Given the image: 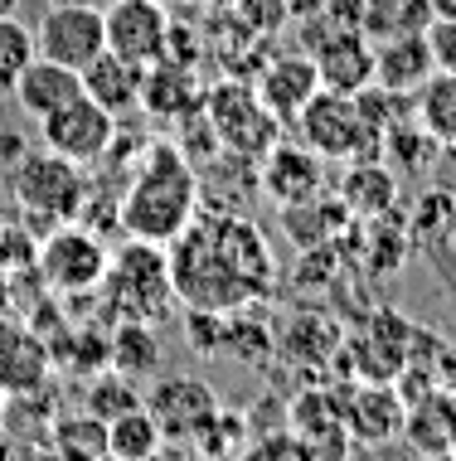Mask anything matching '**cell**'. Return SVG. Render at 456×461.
Here are the masks:
<instances>
[{
	"label": "cell",
	"instance_id": "6da1fadb",
	"mask_svg": "<svg viewBox=\"0 0 456 461\" xmlns=\"http://www.w3.org/2000/svg\"><path fill=\"white\" fill-rule=\"evenodd\" d=\"M175 302L190 311H243L273 292L277 263L263 229L243 214H194V223L165 248Z\"/></svg>",
	"mask_w": 456,
	"mask_h": 461
},
{
	"label": "cell",
	"instance_id": "7a4b0ae2",
	"mask_svg": "<svg viewBox=\"0 0 456 461\" xmlns=\"http://www.w3.org/2000/svg\"><path fill=\"white\" fill-rule=\"evenodd\" d=\"M194 214H200V166L175 141H151L117 204V223L127 229V239L170 248L194 223Z\"/></svg>",
	"mask_w": 456,
	"mask_h": 461
},
{
	"label": "cell",
	"instance_id": "3957f363",
	"mask_svg": "<svg viewBox=\"0 0 456 461\" xmlns=\"http://www.w3.org/2000/svg\"><path fill=\"white\" fill-rule=\"evenodd\" d=\"M103 306L112 321H165L175 306V282H170V258L160 243L131 239L127 248H117L103 277Z\"/></svg>",
	"mask_w": 456,
	"mask_h": 461
},
{
	"label": "cell",
	"instance_id": "277c9868",
	"mask_svg": "<svg viewBox=\"0 0 456 461\" xmlns=\"http://www.w3.org/2000/svg\"><path fill=\"white\" fill-rule=\"evenodd\" d=\"M297 127V141H306L316 156L326 160H364V156H379V141L384 131L369 122V112L360 107V97L350 93H330L320 88L311 103L301 107V117L291 122Z\"/></svg>",
	"mask_w": 456,
	"mask_h": 461
},
{
	"label": "cell",
	"instance_id": "5b68a950",
	"mask_svg": "<svg viewBox=\"0 0 456 461\" xmlns=\"http://www.w3.org/2000/svg\"><path fill=\"white\" fill-rule=\"evenodd\" d=\"M204 117L219 136V151L238 156V160H263L282 141V122L267 112V103L257 97L253 83L224 78L204 93Z\"/></svg>",
	"mask_w": 456,
	"mask_h": 461
},
{
	"label": "cell",
	"instance_id": "8992f818",
	"mask_svg": "<svg viewBox=\"0 0 456 461\" xmlns=\"http://www.w3.org/2000/svg\"><path fill=\"white\" fill-rule=\"evenodd\" d=\"M83 166L54 156V151H30L15 160L10 170V190H15V204L24 214H44L54 223H68L73 214H83V199H88V180L78 176Z\"/></svg>",
	"mask_w": 456,
	"mask_h": 461
},
{
	"label": "cell",
	"instance_id": "52a82bcc",
	"mask_svg": "<svg viewBox=\"0 0 456 461\" xmlns=\"http://www.w3.org/2000/svg\"><path fill=\"white\" fill-rule=\"evenodd\" d=\"M107 263H112V253L103 248V239H97L93 229H73V223H58V229L34 248V267H40V277L54 296L97 292L107 277Z\"/></svg>",
	"mask_w": 456,
	"mask_h": 461
},
{
	"label": "cell",
	"instance_id": "ba28073f",
	"mask_svg": "<svg viewBox=\"0 0 456 461\" xmlns=\"http://www.w3.org/2000/svg\"><path fill=\"white\" fill-rule=\"evenodd\" d=\"M34 49L54 64L68 68H88L97 54L107 49V24H103V5H78V0H54V5L34 24Z\"/></svg>",
	"mask_w": 456,
	"mask_h": 461
},
{
	"label": "cell",
	"instance_id": "9c48e42d",
	"mask_svg": "<svg viewBox=\"0 0 456 461\" xmlns=\"http://www.w3.org/2000/svg\"><path fill=\"white\" fill-rule=\"evenodd\" d=\"M40 141H44V151L64 156L73 166H97L117 141V117L103 112L88 93H83V97H73L68 107H58L54 117L40 122Z\"/></svg>",
	"mask_w": 456,
	"mask_h": 461
},
{
	"label": "cell",
	"instance_id": "30bf717a",
	"mask_svg": "<svg viewBox=\"0 0 456 461\" xmlns=\"http://www.w3.org/2000/svg\"><path fill=\"white\" fill-rule=\"evenodd\" d=\"M103 24H107V49L131 64H160L170 54V10L160 0H107L103 5Z\"/></svg>",
	"mask_w": 456,
	"mask_h": 461
},
{
	"label": "cell",
	"instance_id": "8fae6325",
	"mask_svg": "<svg viewBox=\"0 0 456 461\" xmlns=\"http://www.w3.org/2000/svg\"><path fill=\"white\" fill-rule=\"evenodd\" d=\"M146 408L160 422L170 442H200L204 428L219 418V393L209 389L200 374H160L156 389L146 393Z\"/></svg>",
	"mask_w": 456,
	"mask_h": 461
},
{
	"label": "cell",
	"instance_id": "7c38bea8",
	"mask_svg": "<svg viewBox=\"0 0 456 461\" xmlns=\"http://www.w3.org/2000/svg\"><path fill=\"white\" fill-rule=\"evenodd\" d=\"M257 185H263V194L273 199L277 209H297L306 199L326 194V156H316L306 141H277L273 151L263 156Z\"/></svg>",
	"mask_w": 456,
	"mask_h": 461
},
{
	"label": "cell",
	"instance_id": "4fadbf2b",
	"mask_svg": "<svg viewBox=\"0 0 456 461\" xmlns=\"http://www.w3.org/2000/svg\"><path fill=\"white\" fill-rule=\"evenodd\" d=\"M49 379H54L49 340L34 326H24V321L0 316V389H5V398L44 393Z\"/></svg>",
	"mask_w": 456,
	"mask_h": 461
},
{
	"label": "cell",
	"instance_id": "5bb4252c",
	"mask_svg": "<svg viewBox=\"0 0 456 461\" xmlns=\"http://www.w3.org/2000/svg\"><path fill=\"white\" fill-rule=\"evenodd\" d=\"M257 97L267 103V112L291 127L301 117V107L320 93V73H316V59L306 49H291V54H273L263 68H257Z\"/></svg>",
	"mask_w": 456,
	"mask_h": 461
},
{
	"label": "cell",
	"instance_id": "9a60e30c",
	"mask_svg": "<svg viewBox=\"0 0 456 461\" xmlns=\"http://www.w3.org/2000/svg\"><path fill=\"white\" fill-rule=\"evenodd\" d=\"M316 73H320V88L330 93H364L374 88V40H364V30H335L326 34L316 49Z\"/></svg>",
	"mask_w": 456,
	"mask_h": 461
},
{
	"label": "cell",
	"instance_id": "2e32d148",
	"mask_svg": "<svg viewBox=\"0 0 456 461\" xmlns=\"http://www.w3.org/2000/svg\"><path fill=\"white\" fill-rule=\"evenodd\" d=\"M10 97H15V107L40 127V122L54 117L58 107H68L73 97H83V73L68 68V64H54V59H44V54H34V64L20 73V83H15Z\"/></svg>",
	"mask_w": 456,
	"mask_h": 461
},
{
	"label": "cell",
	"instance_id": "e0dca14e",
	"mask_svg": "<svg viewBox=\"0 0 456 461\" xmlns=\"http://www.w3.org/2000/svg\"><path fill=\"white\" fill-rule=\"evenodd\" d=\"M340 199L344 209H350V219H384L398 209V170L389 166L384 156H364V160H350V170H344L340 180Z\"/></svg>",
	"mask_w": 456,
	"mask_h": 461
},
{
	"label": "cell",
	"instance_id": "ac0fdd59",
	"mask_svg": "<svg viewBox=\"0 0 456 461\" xmlns=\"http://www.w3.org/2000/svg\"><path fill=\"white\" fill-rule=\"evenodd\" d=\"M83 93H88L103 112L127 117V112L141 107L146 64H131V59H121V54H112V49H103V54H97L88 68H83Z\"/></svg>",
	"mask_w": 456,
	"mask_h": 461
},
{
	"label": "cell",
	"instance_id": "d6986e66",
	"mask_svg": "<svg viewBox=\"0 0 456 461\" xmlns=\"http://www.w3.org/2000/svg\"><path fill=\"white\" fill-rule=\"evenodd\" d=\"M433 73L437 64H433V49H427V34H398V40L374 44V88L413 97Z\"/></svg>",
	"mask_w": 456,
	"mask_h": 461
},
{
	"label": "cell",
	"instance_id": "ffe728a7",
	"mask_svg": "<svg viewBox=\"0 0 456 461\" xmlns=\"http://www.w3.org/2000/svg\"><path fill=\"white\" fill-rule=\"evenodd\" d=\"M141 107H151L156 117H190V112L204 107V88L194 83V73L184 59H160V64L146 68V93H141Z\"/></svg>",
	"mask_w": 456,
	"mask_h": 461
},
{
	"label": "cell",
	"instance_id": "44dd1931",
	"mask_svg": "<svg viewBox=\"0 0 456 461\" xmlns=\"http://www.w3.org/2000/svg\"><path fill=\"white\" fill-rule=\"evenodd\" d=\"M107 369L127 374V379L160 374V335L151 321H112V330H107Z\"/></svg>",
	"mask_w": 456,
	"mask_h": 461
},
{
	"label": "cell",
	"instance_id": "7402d4cb",
	"mask_svg": "<svg viewBox=\"0 0 456 461\" xmlns=\"http://www.w3.org/2000/svg\"><path fill=\"white\" fill-rule=\"evenodd\" d=\"M433 20V0H360V30L374 44L398 40V34H427Z\"/></svg>",
	"mask_w": 456,
	"mask_h": 461
},
{
	"label": "cell",
	"instance_id": "603a6c76",
	"mask_svg": "<svg viewBox=\"0 0 456 461\" xmlns=\"http://www.w3.org/2000/svg\"><path fill=\"white\" fill-rule=\"evenodd\" d=\"M344 428H350V442H389L403 428V408L384 384H369V389H360L350 398Z\"/></svg>",
	"mask_w": 456,
	"mask_h": 461
},
{
	"label": "cell",
	"instance_id": "cb8c5ba5",
	"mask_svg": "<svg viewBox=\"0 0 456 461\" xmlns=\"http://www.w3.org/2000/svg\"><path fill=\"white\" fill-rule=\"evenodd\" d=\"M413 117L442 151H456V73H433L413 93Z\"/></svg>",
	"mask_w": 456,
	"mask_h": 461
},
{
	"label": "cell",
	"instance_id": "d4e9b609",
	"mask_svg": "<svg viewBox=\"0 0 456 461\" xmlns=\"http://www.w3.org/2000/svg\"><path fill=\"white\" fill-rule=\"evenodd\" d=\"M49 447L58 461H107V422L93 413H64L49 422Z\"/></svg>",
	"mask_w": 456,
	"mask_h": 461
},
{
	"label": "cell",
	"instance_id": "484cf974",
	"mask_svg": "<svg viewBox=\"0 0 456 461\" xmlns=\"http://www.w3.org/2000/svg\"><path fill=\"white\" fill-rule=\"evenodd\" d=\"M131 408H146V393L127 374H117V369L88 374V384H83V413H93L97 422H112L121 413H131Z\"/></svg>",
	"mask_w": 456,
	"mask_h": 461
},
{
	"label": "cell",
	"instance_id": "4316f807",
	"mask_svg": "<svg viewBox=\"0 0 456 461\" xmlns=\"http://www.w3.org/2000/svg\"><path fill=\"white\" fill-rule=\"evenodd\" d=\"M160 442H165V432L151 418V408H131L107 422V456L112 461H146Z\"/></svg>",
	"mask_w": 456,
	"mask_h": 461
},
{
	"label": "cell",
	"instance_id": "83f0119b",
	"mask_svg": "<svg viewBox=\"0 0 456 461\" xmlns=\"http://www.w3.org/2000/svg\"><path fill=\"white\" fill-rule=\"evenodd\" d=\"M34 30L24 20L15 15H0V97H10L15 93V83H20V73L34 64Z\"/></svg>",
	"mask_w": 456,
	"mask_h": 461
},
{
	"label": "cell",
	"instance_id": "f1b7e54d",
	"mask_svg": "<svg viewBox=\"0 0 456 461\" xmlns=\"http://www.w3.org/2000/svg\"><path fill=\"white\" fill-rule=\"evenodd\" d=\"M233 15H238L243 24H248L253 34H277L282 24L291 20V5L287 0H233Z\"/></svg>",
	"mask_w": 456,
	"mask_h": 461
},
{
	"label": "cell",
	"instance_id": "f546056e",
	"mask_svg": "<svg viewBox=\"0 0 456 461\" xmlns=\"http://www.w3.org/2000/svg\"><path fill=\"white\" fill-rule=\"evenodd\" d=\"M243 461H311V452L297 432H267L253 447H243Z\"/></svg>",
	"mask_w": 456,
	"mask_h": 461
},
{
	"label": "cell",
	"instance_id": "4dcf8cb0",
	"mask_svg": "<svg viewBox=\"0 0 456 461\" xmlns=\"http://www.w3.org/2000/svg\"><path fill=\"white\" fill-rule=\"evenodd\" d=\"M427 49H433L437 73H456V15H437L427 24Z\"/></svg>",
	"mask_w": 456,
	"mask_h": 461
},
{
	"label": "cell",
	"instance_id": "1f68e13d",
	"mask_svg": "<svg viewBox=\"0 0 456 461\" xmlns=\"http://www.w3.org/2000/svg\"><path fill=\"white\" fill-rule=\"evenodd\" d=\"M287 5H291V20H306V15H316L326 0H287Z\"/></svg>",
	"mask_w": 456,
	"mask_h": 461
},
{
	"label": "cell",
	"instance_id": "d6a6232c",
	"mask_svg": "<svg viewBox=\"0 0 456 461\" xmlns=\"http://www.w3.org/2000/svg\"><path fill=\"white\" fill-rule=\"evenodd\" d=\"M433 10L437 15H456V0H433Z\"/></svg>",
	"mask_w": 456,
	"mask_h": 461
},
{
	"label": "cell",
	"instance_id": "836d02e7",
	"mask_svg": "<svg viewBox=\"0 0 456 461\" xmlns=\"http://www.w3.org/2000/svg\"><path fill=\"white\" fill-rule=\"evenodd\" d=\"M20 10V0H0V15H15Z\"/></svg>",
	"mask_w": 456,
	"mask_h": 461
},
{
	"label": "cell",
	"instance_id": "e575fe53",
	"mask_svg": "<svg viewBox=\"0 0 456 461\" xmlns=\"http://www.w3.org/2000/svg\"><path fill=\"white\" fill-rule=\"evenodd\" d=\"M24 461H58V456H54V452H30Z\"/></svg>",
	"mask_w": 456,
	"mask_h": 461
},
{
	"label": "cell",
	"instance_id": "d590c367",
	"mask_svg": "<svg viewBox=\"0 0 456 461\" xmlns=\"http://www.w3.org/2000/svg\"><path fill=\"white\" fill-rule=\"evenodd\" d=\"M0 428H5V389H0Z\"/></svg>",
	"mask_w": 456,
	"mask_h": 461
},
{
	"label": "cell",
	"instance_id": "8d00e7d4",
	"mask_svg": "<svg viewBox=\"0 0 456 461\" xmlns=\"http://www.w3.org/2000/svg\"><path fill=\"white\" fill-rule=\"evenodd\" d=\"M160 5H170V0H160Z\"/></svg>",
	"mask_w": 456,
	"mask_h": 461
},
{
	"label": "cell",
	"instance_id": "74e56055",
	"mask_svg": "<svg viewBox=\"0 0 456 461\" xmlns=\"http://www.w3.org/2000/svg\"><path fill=\"white\" fill-rule=\"evenodd\" d=\"M107 461H112V456H107Z\"/></svg>",
	"mask_w": 456,
	"mask_h": 461
},
{
	"label": "cell",
	"instance_id": "f35d334b",
	"mask_svg": "<svg viewBox=\"0 0 456 461\" xmlns=\"http://www.w3.org/2000/svg\"><path fill=\"white\" fill-rule=\"evenodd\" d=\"M194 461H200V456H194Z\"/></svg>",
	"mask_w": 456,
	"mask_h": 461
}]
</instances>
